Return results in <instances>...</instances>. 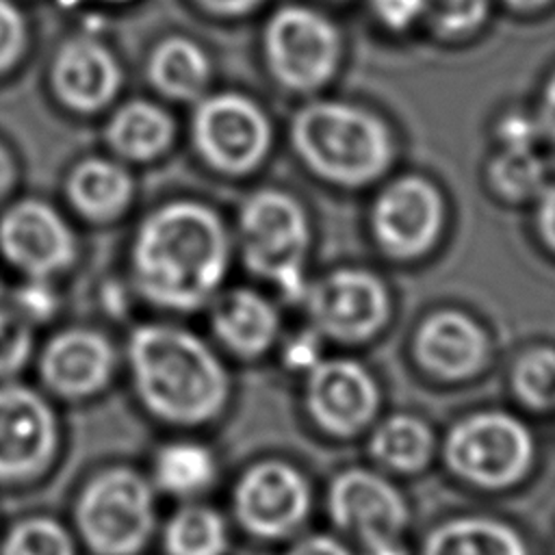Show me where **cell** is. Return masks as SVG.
<instances>
[{
  "instance_id": "35",
  "label": "cell",
  "mask_w": 555,
  "mask_h": 555,
  "mask_svg": "<svg viewBox=\"0 0 555 555\" xmlns=\"http://www.w3.org/2000/svg\"><path fill=\"white\" fill-rule=\"evenodd\" d=\"M538 228L546 245L555 249V186H546V191L540 195Z\"/></svg>"
},
{
  "instance_id": "1",
  "label": "cell",
  "mask_w": 555,
  "mask_h": 555,
  "mask_svg": "<svg viewBox=\"0 0 555 555\" xmlns=\"http://www.w3.org/2000/svg\"><path fill=\"white\" fill-rule=\"evenodd\" d=\"M121 358L132 399L169 431L199 434L232 405L234 379L225 356L184 325H137Z\"/></svg>"
},
{
  "instance_id": "37",
  "label": "cell",
  "mask_w": 555,
  "mask_h": 555,
  "mask_svg": "<svg viewBox=\"0 0 555 555\" xmlns=\"http://www.w3.org/2000/svg\"><path fill=\"white\" fill-rule=\"evenodd\" d=\"M199 9L215 15H243L256 9L262 0H193Z\"/></svg>"
},
{
  "instance_id": "33",
  "label": "cell",
  "mask_w": 555,
  "mask_h": 555,
  "mask_svg": "<svg viewBox=\"0 0 555 555\" xmlns=\"http://www.w3.org/2000/svg\"><path fill=\"white\" fill-rule=\"evenodd\" d=\"M375 17L392 28V30H405L416 20L423 17L425 0H369Z\"/></svg>"
},
{
  "instance_id": "20",
  "label": "cell",
  "mask_w": 555,
  "mask_h": 555,
  "mask_svg": "<svg viewBox=\"0 0 555 555\" xmlns=\"http://www.w3.org/2000/svg\"><path fill=\"white\" fill-rule=\"evenodd\" d=\"M50 82L69 111L95 113L115 98L121 85V69L102 41L76 35L59 46Z\"/></svg>"
},
{
  "instance_id": "18",
  "label": "cell",
  "mask_w": 555,
  "mask_h": 555,
  "mask_svg": "<svg viewBox=\"0 0 555 555\" xmlns=\"http://www.w3.org/2000/svg\"><path fill=\"white\" fill-rule=\"evenodd\" d=\"M210 334L215 347L238 362H260L271 356L282 336L278 308L254 288H232L210 301Z\"/></svg>"
},
{
  "instance_id": "4",
  "label": "cell",
  "mask_w": 555,
  "mask_h": 555,
  "mask_svg": "<svg viewBox=\"0 0 555 555\" xmlns=\"http://www.w3.org/2000/svg\"><path fill=\"white\" fill-rule=\"evenodd\" d=\"M158 499L145 468L111 462L78 486L69 527L89 555H143L158 533Z\"/></svg>"
},
{
  "instance_id": "15",
  "label": "cell",
  "mask_w": 555,
  "mask_h": 555,
  "mask_svg": "<svg viewBox=\"0 0 555 555\" xmlns=\"http://www.w3.org/2000/svg\"><path fill=\"white\" fill-rule=\"evenodd\" d=\"M191 137L206 165L228 176H243L264 160L271 145V124L267 113L247 95L215 93L197 104Z\"/></svg>"
},
{
  "instance_id": "30",
  "label": "cell",
  "mask_w": 555,
  "mask_h": 555,
  "mask_svg": "<svg viewBox=\"0 0 555 555\" xmlns=\"http://www.w3.org/2000/svg\"><path fill=\"white\" fill-rule=\"evenodd\" d=\"M488 15V0H425L423 17L440 35L473 33Z\"/></svg>"
},
{
  "instance_id": "31",
  "label": "cell",
  "mask_w": 555,
  "mask_h": 555,
  "mask_svg": "<svg viewBox=\"0 0 555 555\" xmlns=\"http://www.w3.org/2000/svg\"><path fill=\"white\" fill-rule=\"evenodd\" d=\"M26 48V20L11 0H0V74L11 69Z\"/></svg>"
},
{
  "instance_id": "29",
  "label": "cell",
  "mask_w": 555,
  "mask_h": 555,
  "mask_svg": "<svg viewBox=\"0 0 555 555\" xmlns=\"http://www.w3.org/2000/svg\"><path fill=\"white\" fill-rule=\"evenodd\" d=\"M492 182L503 197L527 199L546 191V167L533 147H505L490 169Z\"/></svg>"
},
{
  "instance_id": "16",
  "label": "cell",
  "mask_w": 555,
  "mask_h": 555,
  "mask_svg": "<svg viewBox=\"0 0 555 555\" xmlns=\"http://www.w3.org/2000/svg\"><path fill=\"white\" fill-rule=\"evenodd\" d=\"M0 251L24 275L43 282L67 271L78 254L63 217L39 199H22L0 217Z\"/></svg>"
},
{
  "instance_id": "19",
  "label": "cell",
  "mask_w": 555,
  "mask_h": 555,
  "mask_svg": "<svg viewBox=\"0 0 555 555\" xmlns=\"http://www.w3.org/2000/svg\"><path fill=\"white\" fill-rule=\"evenodd\" d=\"M362 442L366 462L397 481L418 479L438 464L440 434L414 410H384Z\"/></svg>"
},
{
  "instance_id": "17",
  "label": "cell",
  "mask_w": 555,
  "mask_h": 555,
  "mask_svg": "<svg viewBox=\"0 0 555 555\" xmlns=\"http://www.w3.org/2000/svg\"><path fill=\"white\" fill-rule=\"evenodd\" d=\"M444 204L438 189L423 178H399L373 206V234L379 247L399 260L418 258L438 238Z\"/></svg>"
},
{
  "instance_id": "6",
  "label": "cell",
  "mask_w": 555,
  "mask_h": 555,
  "mask_svg": "<svg viewBox=\"0 0 555 555\" xmlns=\"http://www.w3.org/2000/svg\"><path fill=\"white\" fill-rule=\"evenodd\" d=\"M321 503L332 531L358 555H414L412 501L401 481L369 462L332 473Z\"/></svg>"
},
{
  "instance_id": "28",
  "label": "cell",
  "mask_w": 555,
  "mask_h": 555,
  "mask_svg": "<svg viewBox=\"0 0 555 555\" xmlns=\"http://www.w3.org/2000/svg\"><path fill=\"white\" fill-rule=\"evenodd\" d=\"M80 551L69 522L54 514H24L0 533V555H80Z\"/></svg>"
},
{
  "instance_id": "26",
  "label": "cell",
  "mask_w": 555,
  "mask_h": 555,
  "mask_svg": "<svg viewBox=\"0 0 555 555\" xmlns=\"http://www.w3.org/2000/svg\"><path fill=\"white\" fill-rule=\"evenodd\" d=\"M147 78L160 95L189 102L199 98L208 87L210 61L195 41L167 37L147 59Z\"/></svg>"
},
{
  "instance_id": "11",
  "label": "cell",
  "mask_w": 555,
  "mask_h": 555,
  "mask_svg": "<svg viewBox=\"0 0 555 555\" xmlns=\"http://www.w3.org/2000/svg\"><path fill=\"white\" fill-rule=\"evenodd\" d=\"M301 299L310 330L345 349L375 343L392 319L386 284L364 269H336L306 286Z\"/></svg>"
},
{
  "instance_id": "13",
  "label": "cell",
  "mask_w": 555,
  "mask_h": 555,
  "mask_svg": "<svg viewBox=\"0 0 555 555\" xmlns=\"http://www.w3.org/2000/svg\"><path fill=\"white\" fill-rule=\"evenodd\" d=\"M343 43L336 26L314 9L282 7L264 28V56L288 91L321 89L336 72Z\"/></svg>"
},
{
  "instance_id": "32",
  "label": "cell",
  "mask_w": 555,
  "mask_h": 555,
  "mask_svg": "<svg viewBox=\"0 0 555 555\" xmlns=\"http://www.w3.org/2000/svg\"><path fill=\"white\" fill-rule=\"evenodd\" d=\"M280 555H358L356 548L338 533L330 531H304L288 540Z\"/></svg>"
},
{
  "instance_id": "9",
  "label": "cell",
  "mask_w": 555,
  "mask_h": 555,
  "mask_svg": "<svg viewBox=\"0 0 555 555\" xmlns=\"http://www.w3.org/2000/svg\"><path fill=\"white\" fill-rule=\"evenodd\" d=\"M238 241L243 260L254 275L273 282L291 299L304 297L310 232L306 212L295 197L278 189L249 195L238 217Z\"/></svg>"
},
{
  "instance_id": "25",
  "label": "cell",
  "mask_w": 555,
  "mask_h": 555,
  "mask_svg": "<svg viewBox=\"0 0 555 555\" xmlns=\"http://www.w3.org/2000/svg\"><path fill=\"white\" fill-rule=\"evenodd\" d=\"M104 137L117 156L145 163L171 145L173 119L154 102L132 100L111 115Z\"/></svg>"
},
{
  "instance_id": "21",
  "label": "cell",
  "mask_w": 555,
  "mask_h": 555,
  "mask_svg": "<svg viewBox=\"0 0 555 555\" xmlns=\"http://www.w3.org/2000/svg\"><path fill=\"white\" fill-rule=\"evenodd\" d=\"M414 555H535L531 540L514 520L481 509L453 512L434 520Z\"/></svg>"
},
{
  "instance_id": "23",
  "label": "cell",
  "mask_w": 555,
  "mask_h": 555,
  "mask_svg": "<svg viewBox=\"0 0 555 555\" xmlns=\"http://www.w3.org/2000/svg\"><path fill=\"white\" fill-rule=\"evenodd\" d=\"M232 529L230 516L202 499L176 503L158 525L156 540L163 555H228Z\"/></svg>"
},
{
  "instance_id": "14",
  "label": "cell",
  "mask_w": 555,
  "mask_h": 555,
  "mask_svg": "<svg viewBox=\"0 0 555 555\" xmlns=\"http://www.w3.org/2000/svg\"><path fill=\"white\" fill-rule=\"evenodd\" d=\"M121 366L115 343L95 327L54 332L37 353V386L56 403H87L111 390Z\"/></svg>"
},
{
  "instance_id": "2",
  "label": "cell",
  "mask_w": 555,
  "mask_h": 555,
  "mask_svg": "<svg viewBox=\"0 0 555 555\" xmlns=\"http://www.w3.org/2000/svg\"><path fill=\"white\" fill-rule=\"evenodd\" d=\"M230 264V238L219 215L199 202H171L139 225L132 282L152 306L195 312L219 295Z\"/></svg>"
},
{
  "instance_id": "39",
  "label": "cell",
  "mask_w": 555,
  "mask_h": 555,
  "mask_svg": "<svg viewBox=\"0 0 555 555\" xmlns=\"http://www.w3.org/2000/svg\"><path fill=\"white\" fill-rule=\"evenodd\" d=\"M546 2H551V0H505V4H509L512 9H518V11H535V9L544 7Z\"/></svg>"
},
{
  "instance_id": "8",
  "label": "cell",
  "mask_w": 555,
  "mask_h": 555,
  "mask_svg": "<svg viewBox=\"0 0 555 555\" xmlns=\"http://www.w3.org/2000/svg\"><path fill=\"white\" fill-rule=\"evenodd\" d=\"M384 403L382 377L353 356H321L299 377V410L308 429L334 444L362 440Z\"/></svg>"
},
{
  "instance_id": "22",
  "label": "cell",
  "mask_w": 555,
  "mask_h": 555,
  "mask_svg": "<svg viewBox=\"0 0 555 555\" xmlns=\"http://www.w3.org/2000/svg\"><path fill=\"white\" fill-rule=\"evenodd\" d=\"M145 473L158 496L173 503L202 501L221 479V457L199 434L171 431L152 449Z\"/></svg>"
},
{
  "instance_id": "27",
  "label": "cell",
  "mask_w": 555,
  "mask_h": 555,
  "mask_svg": "<svg viewBox=\"0 0 555 555\" xmlns=\"http://www.w3.org/2000/svg\"><path fill=\"white\" fill-rule=\"evenodd\" d=\"M507 395L525 416H555V345L520 349L505 373Z\"/></svg>"
},
{
  "instance_id": "5",
  "label": "cell",
  "mask_w": 555,
  "mask_h": 555,
  "mask_svg": "<svg viewBox=\"0 0 555 555\" xmlns=\"http://www.w3.org/2000/svg\"><path fill=\"white\" fill-rule=\"evenodd\" d=\"M291 139L310 171L340 186L377 180L395 154L390 130L379 117L336 100H317L299 108Z\"/></svg>"
},
{
  "instance_id": "3",
  "label": "cell",
  "mask_w": 555,
  "mask_h": 555,
  "mask_svg": "<svg viewBox=\"0 0 555 555\" xmlns=\"http://www.w3.org/2000/svg\"><path fill=\"white\" fill-rule=\"evenodd\" d=\"M540 457V438L516 408H470L440 434L438 464L453 483L479 496L518 492L535 477Z\"/></svg>"
},
{
  "instance_id": "12",
  "label": "cell",
  "mask_w": 555,
  "mask_h": 555,
  "mask_svg": "<svg viewBox=\"0 0 555 555\" xmlns=\"http://www.w3.org/2000/svg\"><path fill=\"white\" fill-rule=\"evenodd\" d=\"M410 364L431 386L464 388L481 382L494 364L488 330L460 308H436L410 336Z\"/></svg>"
},
{
  "instance_id": "10",
  "label": "cell",
  "mask_w": 555,
  "mask_h": 555,
  "mask_svg": "<svg viewBox=\"0 0 555 555\" xmlns=\"http://www.w3.org/2000/svg\"><path fill=\"white\" fill-rule=\"evenodd\" d=\"M63 455V418L37 384L0 379V488L43 481Z\"/></svg>"
},
{
  "instance_id": "40",
  "label": "cell",
  "mask_w": 555,
  "mask_h": 555,
  "mask_svg": "<svg viewBox=\"0 0 555 555\" xmlns=\"http://www.w3.org/2000/svg\"><path fill=\"white\" fill-rule=\"evenodd\" d=\"M104 2H113V4H121V2H130V0H104Z\"/></svg>"
},
{
  "instance_id": "34",
  "label": "cell",
  "mask_w": 555,
  "mask_h": 555,
  "mask_svg": "<svg viewBox=\"0 0 555 555\" xmlns=\"http://www.w3.org/2000/svg\"><path fill=\"white\" fill-rule=\"evenodd\" d=\"M501 134L505 139V147H533V139L540 134V130L535 121L516 115L503 121Z\"/></svg>"
},
{
  "instance_id": "38",
  "label": "cell",
  "mask_w": 555,
  "mask_h": 555,
  "mask_svg": "<svg viewBox=\"0 0 555 555\" xmlns=\"http://www.w3.org/2000/svg\"><path fill=\"white\" fill-rule=\"evenodd\" d=\"M15 182V165L4 145H0V199L11 191Z\"/></svg>"
},
{
  "instance_id": "36",
  "label": "cell",
  "mask_w": 555,
  "mask_h": 555,
  "mask_svg": "<svg viewBox=\"0 0 555 555\" xmlns=\"http://www.w3.org/2000/svg\"><path fill=\"white\" fill-rule=\"evenodd\" d=\"M535 124H538L540 134H544L546 139H551L555 143V76L548 80V85L544 89L540 115H538Z\"/></svg>"
},
{
  "instance_id": "24",
  "label": "cell",
  "mask_w": 555,
  "mask_h": 555,
  "mask_svg": "<svg viewBox=\"0 0 555 555\" xmlns=\"http://www.w3.org/2000/svg\"><path fill=\"white\" fill-rule=\"evenodd\" d=\"M65 193L72 206L91 221L119 217L134 193L128 169L108 158H85L67 176Z\"/></svg>"
},
{
  "instance_id": "7",
  "label": "cell",
  "mask_w": 555,
  "mask_h": 555,
  "mask_svg": "<svg viewBox=\"0 0 555 555\" xmlns=\"http://www.w3.org/2000/svg\"><path fill=\"white\" fill-rule=\"evenodd\" d=\"M317 492L306 468L282 455L247 462L230 486V522L260 544H286L306 531Z\"/></svg>"
}]
</instances>
